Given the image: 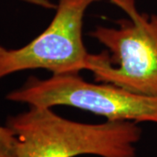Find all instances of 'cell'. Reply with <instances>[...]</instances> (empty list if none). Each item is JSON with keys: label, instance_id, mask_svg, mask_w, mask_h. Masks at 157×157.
I'll use <instances>...</instances> for the list:
<instances>
[{"label": "cell", "instance_id": "obj_1", "mask_svg": "<svg viewBox=\"0 0 157 157\" xmlns=\"http://www.w3.org/2000/svg\"><path fill=\"white\" fill-rule=\"evenodd\" d=\"M17 139L15 157H135L141 129L134 121L77 122L49 107H31L7 125Z\"/></svg>", "mask_w": 157, "mask_h": 157}, {"label": "cell", "instance_id": "obj_2", "mask_svg": "<svg viewBox=\"0 0 157 157\" xmlns=\"http://www.w3.org/2000/svg\"><path fill=\"white\" fill-rule=\"evenodd\" d=\"M129 19L117 28L97 26L90 35L110 52L91 54L87 70L95 82L110 83L141 95L157 97V15L140 13L135 0H110Z\"/></svg>", "mask_w": 157, "mask_h": 157}, {"label": "cell", "instance_id": "obj_3", "mask_svg": "<svg viewBox=\"0 0 157 157\" xmlns=\"http://www.w3.org/2000/svg\"><path fill=\"white\" fill-rule=\"evenodd\" d=\"M89 83L78 74H52L45 79L32 77L7 99L31 107H76L107 121L157 123V97L135 94L110 83Z\"/></svg>", "mask_w": 157, "mask_h": 157}, {"label": "cell", "instance_id": "obj_4", "mask_svg": "<svg viewBox=\"0 0 157 157\" xmlns=\"http://www.w3.org/2000/svg\"><path fill=\"white\" fill-rule=\"evenodd\" d=\"M101 0H59L56 14L45 31L28 45L6 50L0 59V78L18 71L44 68L53 75L87 70L91 53L82 40L85 12Z\"/></svg>", "mask_w": 157, "mask_h": 157}, {"label": "cell", "instance_id": "obj_5", "mask_svg": "<svg viewBox=\"0 0 157 157\" xmlns=\"http://www.w3.org/2000/svg\"><path fill=\"white\" fill-rule=\"evenodd\" d=\"M17 139L13 132L6 127L0 126V157H15Z\"/></svg>", "mask_w": 157, "mask_h": 157}, {"label": "cell", "instance_id": "obj_6", "mask_svg": "<svg viewBox=\"0 0 157 157\" xmlns=\"http://www.w3.org/2000/svg\"><path fill=\"white\" fill-rule=\"evenodd\" d=\"M6 51V49H5V48H3V47H2V46L0 45V59L2 58V56H3L4 54H5Z\"/></svg>", "mask_w": 157, "mask_h": 157}, {"label": "cell", "instance_id": "obj_7", "mask_svg": "<svg viewBox=\"0 0 157 157\" xmlns=\"http://www.w3.org/2000/svg\"><path fill=\"white\" fill-rule=\"evenodd\" d=\"M27 2H30V3H33V4H38L39 2V0H25Z\"/></svg>", "mask_w": 157, "mask_h": 157}]
</instances>
